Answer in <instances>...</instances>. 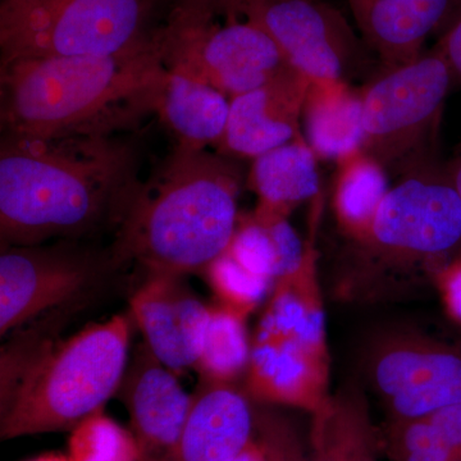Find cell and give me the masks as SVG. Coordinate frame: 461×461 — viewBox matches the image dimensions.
<instances>
[{
    "instance_id": "cell-1",
    "label": "cell",
    "mask_w": 461,
    "mask_h": 461,
    "mask_svg": "<svg viewBox=\"0 0 461 461\" xmlns=\"http://www.w3.org/2000/svg\"><path fill=\"white\" fill-rule=\"evenodd\" d=\"M140 182L139 153L122 136L2 135V247L118 229Z\"/></svg>"
},
{
    "instance_id": "cell-2",
    "label": "cell",
    "mask_w": 461,
    "mask_h": 461,
    "mask_svg": "<svg viewBox=\"0 0 461 461\" xmlns=\"http://www.w3.org/2000/svg\"><path fill=\"white\" fill-rule=\"evenodd\" d=\"M166 67L157 41L112 56L0 63L2 135L118 136L156 114Z\"/></svg>"
},
{
    "instance_id": "cell-3",
    "label": "cell",
    "mask_w": 461,
    "mask_h": 461,
    "mask_svg": "<svg viewBox=\"0 0 461 461\" xmlns=\"http://www.w3.org/2000/svg\"><path fill=\"white\" fill-rule=\"evenodd\" d=\"M244 171L238 159L173 148L140 182L117 230L115 262L148 273L204 272L232 241Z\"/></svg>"
},
{
    "instance_id": "cell-4",
    "label": "cell",
    "mask_w": 461,
    "mask_h": 461,
    "mask_svg": "<svg viewBox=\"0 0 461 461\" xmlns=\"http://www.w3.org/2000/svg\"><path fill=\"white\" fill-rule=\"evenodd\" d=\"M131 329V321L118 314L60 344L27 348L20 359L2 357V439L71 432L104 411L129 366Z\"/></svg>"
},
{
    "instance_id": "cell-5",
    "label": "cell",
    "mask_w": 461,
    "mask_h": 461,
    "mask_svg": "<svg viewBox=\"0 0 461 461\" xmlns=\"http://www.w3.org/2000/svg\"><path fill=\"white\" fill-rule=\"evenodd\" d=\"M151 12L153 0H2L0 63L131 50L153 38Z\"/></svg>"
},
{
    "instance_id": "cell-6",
    "label": "cell",
    "mask_w": 461,
    "mask_h": 461,
    "mask_svg": "<svg viewBox=\"0 0 461 461\" xmlns=\"http://www.w3.org/2000/svg\"><path fill=\"white\" fill-rule=\"evenodd\" d=\"M455 75L435 47L384 67L360 89L363 150L393 175L432 162L433 145Z\"/></svg>"
},
{
    "instance_id": "cell-7",
    "label": "cell",
    "mask_w": 461,
    "mask_h": 461,
    "mask_svg": "<svg viewBox=\"0 0 461 461\" xmlns=\"http://www.w3.org/2000/svg\"><path fill=\"white\" fill-rule=\"evenodd\" d=\"M157 41L166 69L189 76L232 99L268 83L288 68L276 42L245 18H195L169 14Z\"/></svg>"
},
{
    "instance_id": "cell-8",
    "label": "cell",
    "mask_w": 461,
    "mask_h": 461,
    "mask_svg": "<svg viewBox=\"0 0 461 461\" xmlns=\"http://www.w3.org/2000/svg\"><path fill=\"white\" fill-rule=\"evenodd\" d=\"M382 262L420 263L461 245V200L447 168L429 162L402 173L357 242Z\"/></svg>"
},
{
    "instance_id": "cell-9",
    "label": "cell",
    "mask_w": 461,
    "mask_h": 461,
    "mask_svg": "<svg viewBox=\"0 0 461 461\" xmlns=\"http://www.w3.org/2000/svg\"><path fill=\"white\" fill-rule=\"evenodd\" d=\"M369 384L390 420H409L461 402V348L395 335L373 348Z\"/></svg>"
},
{
    "instance_id": "cell-10",
    "label": "cell",
    "mask_w": 461,
    "mask_h": 461,
    "mask_svg": "<svg viewBox=\"0 0 461 461\" xmlns=\"http://www.w3.org/2000/svg\"><path fill=\"white\" fill-rule=\"evenodd\" d=\"M242 17L271 36L290 68L311 83L348 81L362 47L353 27L321 0H250Z\"/></svg>"
},
{
    "instance_id": "cell-11",
    "label": "cell",
    "mask_w": 461,
    "mask_h": 461,
    "mask_svg": "<svg viewBox=\"0 0 461 461\" xmlns=\"http://www.w3.org/2000/svg\"><path fill=\"white\" fill-rule=\"evenodd\" d=\"M103 264L74 247H3L0 254V333L68 304L95 285Z\"/></svg>"
},
{
    "instance_id": "cell-12",
    "label": "cell",
    "mask_w": 461,
    "mask_h": 461,
    "mask_svg": "<svg viewBox=\"0 0 461 461\" xmlns=\"http://www.w3.org/2000/svg\"><path fill=\"white\" fill-rule=\"evenodd\" d=\"M118 395L129 411L141 461H169L189 418L193 395L145 342L130 357Z\"/></svg>"
},
{
    "instance_id": "cell-13",
    "label": "cell",
    "mask_w": 461,
    "mask_h": 461,
    "mask_svg": "<svg viewBox=\"0 0 461 461\" xmlns=\"http://www.w3.org/2000/svg\"><path fill=\"white\" fill-rule=\"evenodd\" d=\"M182 277L148 273L130 303L132 320L145 344L172 372L194 368L209 318V306Z\"/></svg>"
},
{
    "instance_id": "cell-14",
    "label": "cell",
    "mask_w": 461,
    "mask_h": 461,
    "mask_svg": "<svg viewBox=\"0 0 461 461\" xmlns=\"http://www.w3.org/2000/svg\"><path fill=\"white\" fill-rule=\"evenodd\" d=\"M311 81L288 68L268 83L230 99L229 122L215 153L233 159L257 157L303 135V111Z\"/></svg>"
},
{
    "instance_id": "cell-15",
    "label": "cell",
    "mask_w": 461,
    "mask_h": 461,
    "mask_svg": "<svg viewBox=\"0 0 461 461\" xmlns=\"http://www.w3.org/2000/svg\"><path fill=\"white\" fill-rule=\"evenodd\" d=\"M256 435V411L232 384L202 382L169 461H233Z\"/></svg>"
},
{
    "instance_id": "cell-16",
    "label": "cell",
    "mask_w": 461,
    "mask_h": 461,
    "mask_svg": "<svg viewBox=\"0 0 461 461\" xmlns=\"http://www.w3.org/2000/svg\"><path fill=\"white\" fill-rule=\"evenodd\" d=\"M355 23L382 66L411 62L444 23L454 0H348Z\"/></svg>"
},
{
    "instance_id": "cell-17",
    "label": "cell",
    "mask_w": 461,
    "mask_h": 461,
    "mask_svg": "<svg viewBox=\"0 0 461 461\" xmlns=\"http://www.w3.org/2000/svg\"><path fill=\"white\" fill-rule=\"evenodd\" d=\"M329 360L275 341H251L247 396L258 402L291 406L314 414L329 400Z\"/></svg>"
},
{
    "instance_id": "cell-18",
    "label": "cell",
    "mask_w": 461,
    "mask_h": 461,
    "mask_svg": "<svg viewBox=\"0 0 461 461\" xmlns=\"http://www.w3.org/2000/svg\"><path fill=\"white\" fill-rule=\"evenodd\" d=\"M230 104V99L211 85L166 69L156 114L176 148L215 150L226 132Z\"/></svg>"
},
{
    "instance_id": "cell-19",
    "label": "cell",
    "mask_w": 461,
    "mask_h": 461,
    "mask_svg": "<svg viewBox=\"0 0 461 461\" xmlns=\"http://www.w3.org/2000/svg\"><path fill=\"white\" fill-rule=\"evenodd\" d=\"M312 415L313 461H378L381 436L359 388H342Z\"/></svg>"
},
{
    "instance_id": "cell-20",
    "label": "cell",
    "mask_w": 461,
    "mask_h": 461,
    "mask_svg": "<svg viewBox=\"0 0 461 461\" xmlns=\"http://www.w3.org/2000/svg\"><path fill=\"white\" fill-rule=\"evenodd\" d=\"M317 156L304 135L253 159L247 184L258 198L257 211L288 217L320 191Z\"/></svg>"
},
{
    "instance_id": "cell-21",
    "label": "cell",
    "mask_w": 461,
    "mask_h": 461,
    "mask_svg": "<svg viewBox=\"0 0 461 461\" xmlns=\"http://www.w3.org/2000/svg\"><path fill=\"white\" fill-rule=\"evenodd\" d=\"M305 140L320 159L348 156L363 147L360 90L348 81L311 83L303 111Z\"/></svg>"
},
{
    "instance_id": "cell-22",
    "label": "cell",
    "mask_w": 461,
    "mask_h": 461,
    "mask_svg": "<svg viewBox=\"0 0 461 461\" xmlns=\"http://www.w3.org/2000/svg\"><path fill=\"white\" fill-rule=\"evenodd\" d=\"M306 249L286 217L254 209L240 215L227 251L248 271L275 284L299 268Z\"/></svg>"
},
{
    "instance_id": "cell-23",
    "label": "cell",
    "mask_w": 461,
    "mask_h": 461,
    "mask_svg": "<svg viewBox=\"0 0 461 461\" xmlns=\"http://www.w3.org/2000/svg\"><path fill=\"white\" fill-rule=\"evenodd\" d=\"M388 173L362 148L339 158L333 206L339 226L355 241H362L390 185Z\"/></svg>"
},
{
    "instance_id": "cell-24",
    "label": "cell",
    "mask_w": 461,
    "mask_h": 461,
    "mask_svg": "<svg viewBox=\"0 0 461 461\" xmlns=\"http://www.w3.org/2000/svg\"><path fill=\"white\" fill-rule=\"evenodd\" d=\"M245 320L247 317L226 306H209L204 338L193 368L199 373L203 382L232 384L242 373H247L251 341Z\"/></svg>"
},
{
    "instance_id": "cell-25",
    "label": "cell",
    "mask_w": 461,
    "mask_h": 461,
    "mask_svg": "<svg viewBox=\"0 0 461 461\" xmlns=\"http://www.w3.org/2000/svg\"><path fill=\"white\" fill-rule=\"evenodd\" d=\"M67 450L71 461H141L131 430L104 411L90 415L69 432Z\"/></svg>"
},
{
    "instance_id": "cell-26",
    "label": "cell",
    "mask_w": 461,
    "mask_h": 461,
    "mask_svg": "<svg viewBox=\"0 0 461 461\" xmlns=\"http://www.w3.org/2000/svg\"><path fill=\"white\" fill-rule=\"evenodd\" d=\"M203 273L220 304L244 317L256 311L275 286L273 282L248 271L227 250Z\"/></svg>"
},
{
    "instance_id": "cell-27",
    "label": "cell",
    "mask_w": 461,
    "mask_h": 461,
    "mask_svg": "<svg viewBox=\"0 0 461 461\" xmlns=\"http://www.w3.org/2000/svg\"><path fill=\"white\" fill-rule=\"evenodd\" d=\"M379 436L393 461H459L427 417L390 420Z\"/></svg>"
},
{
    "instance_id": "cell-28",
    "label": "cell",
    "mask_w": 461,
    "mask_h": 461,
    "mask_svg": "<svg viewBox=\"0 0 461 461\" xmlns=\"http://www.w3.org/2000/svg\"><path fill=\"white\" fill-rule=\"evenodd\" d=\"M256 411V438L266 461H313L311 447L287 417L271 409Z\"/></svg>"
},
{
    "instance_id": "cell-29",
    "label": "cell",
    "mask_w": 461,
    "mask_h": 461,
    "mask_svg": "<svg viewBox=\"0 0 461 461\" xmlns=\"http://www.w3.org/2000/svg\"><path fill=\"white\" fill-rule=\"evenodd\" d=\"M171 14L195 18L224 16L226 20L242 17L244 9L250 0H168Z\"/></svg>"
},
{
    "instance_id": "cell-30",
    "label": "cell",
    "mask_w": 461,
    "mask_h": 461,
    "mask_svg": "<svg viewBox=\"0 0 461 461\" xmlns=\"http://www.w3.org/2000/svg\"><path fill=\"white\" fill-rule=\"evenodd\" d=\"M441 29L436 47L447 59L455 78L461 80V0H454Z\"/></svg>"
},
{
    "instance_id": "cell-31",
    "label": "cell",
    "mask_w": 461,
    "mask_h": 461,
    "mask_svg": "<svg viewBox=\"0 0 461 461\" xmlns=\"http://www.w3.org/2000/svg\"><path fill=\"white\" fill-rule=\"evenodd\" d=\"M427 418L456 459L461 461V402L427 415Z\"/></svg>"
},
{
    "instance_id": "cell-32",
    "label": "cell",
    "mask_w": 461,
    "mask_h": 461,
    "mask_svg": "<svg viewBox=\"0 0 461 461\" xmlns=\"http://www.w3.org/2000/svg\"><path fill=\"white\" fill-rule=\"evenodd\" d=\"M438 285L448 313L461 323V256L439 272Z\"/></svg>"
},
{
    "instance_id": "cell-33",
    "label": "cell",
    "mask_w": 461,
    "mask_h": 461,
    "mask_svg": "<svg viewBox=\"0 0 461 461\" xmlns=\"http://www.w3.org/2000/svg\"><path fill=\"white\" fill-rule=\"evenodd\" d=\"M233 461H266V456H264L262 447L258 444L256 435H254L253 441Z\"/></svg>"
},
{
    "instance_id": "cell-34",
    "label": "cell",
    "mask_w": 461,
    "mask_h": 461,
    "mask_svg": "<svg viewBox=\"0 0 461 461\" xmlns=\"http://www.w3.org/2000/svg\"><path fill=\"white\" fill-rule=\"evenodd\" d=\"M447 171L461 200V144L459 149H457V153L454 158L453 163L448 166Z\"/></svg>"
},
{
    "instance_id": "cell-35",
    "label": "cell",
    "mask_w": 461,
    "mask_h": 461,
    "mask_svg": "<svg viewBox=\"0 0 461 461\" xmlns=\"http://www.w3.org/2000/svg\"><path fill=\"white\" fill-rule=\"evenodd\" d=\"M29 461H71L69 460V457L66 455L62 454H44L41 455V456L35 457V459L29 460Z\"/></svg>"
}]
</instances>
